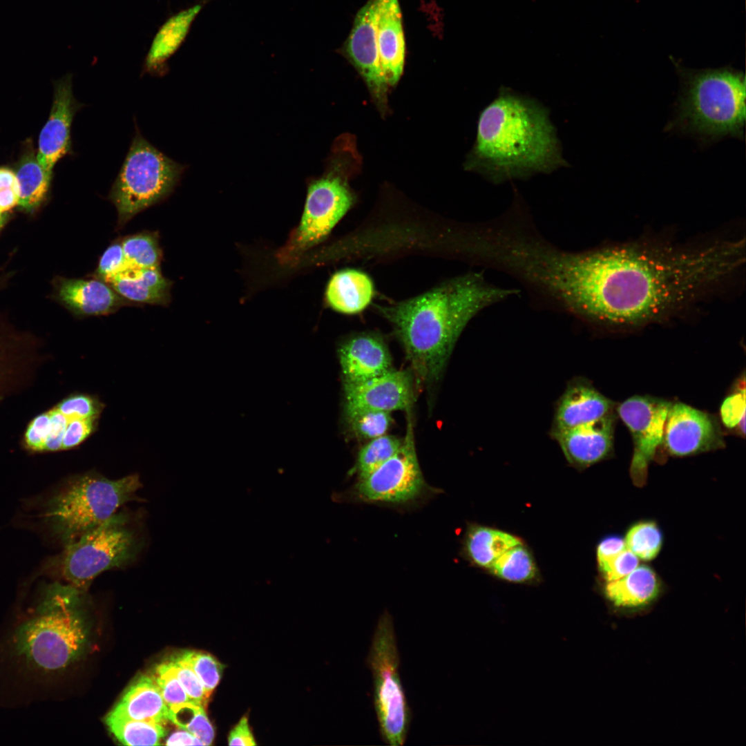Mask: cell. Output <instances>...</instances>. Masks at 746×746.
Segmentation results:
<instances>
[{
  "mask_svg": "<svg viewBox=\"0 0 746 746\" xmlns=\"http://www.w3.org/2000/svg\"><path fill=\"white\" fill-rule=\"evenodd\" d=\"M581 320L638 325L691 304L744 262V242L721 240L680 247L636 242L587 249Z\"/></svg>",
  "mask_w": 746,
  "mask_h": 746,
  "instance_id": "cell-1",
  "label": "cell"
},
{
  "mask_svg": "<svg viewBox=\"0 0 746 746\" xmlns=\"http://www.w3.org/2000/svg\"><path fill=\"white\" fill-rule=\"evenodd\" d=\"M518 293L492 285L481 273H469L379 309L393 325L419 382L432 383L441 376L468 322L484 309Z\"/></svg>",
  "mask_w": 746,
  "mask_h": 746,
  "instance_id": "cell-2",
  "label": "cell"
},
{
  "mask_svg": "<svg viewBox=\"0 0 746 746\" xmlns=\"http://www.w3.org/2000/svg\"><path fill=\"white\" fill-rule=\"evenodd\" d=\"M566 166L568 163L548 108L534 98L501 86L480 113L466 169L498 184Z\"/></svg>",
  "mask_w": 746,
  "mask_h": 746,
  "instance_id": "cell-3",
  "label": "cell"
},
{
  "mask_svg": "<svg viewBox=\"0 0 746 746\" xmlns=\"http://www.w3.org/2000/svg\"><path fill=\"white\" fill-rule=\"evenodd\" d=\"M680 77L676 117L671 127L705 141L743 137L745 75L730 66L690 69L673 59Z\"/></svg>",
  "mask_w": 746,
  "mask_h": 746,
  "instance_id": "cell-4",
  "label": "cell"
},
{
  "mask_svg": "<svg viewBox=\"0 0 746 746\" xmlns=\"http://www.w3.org/2000/svg\"><path fill=\"white\" fill-rule=\"evenodd\" d=\"M84 592L70 584L52 586L39 613L18 631V651L45 670L64 668L75 660L86 641L79 609Z\"/></svg>",
  "mask_w": 746,
  "mask_h": 746,
  "instance_id": "cell-5",
  "label": "cell"
},
{
  "mask_svg": "<svg viewBox=\"0 0 746 746\" xmlns=\"http://www.w3.org/2000/svg\"><path fill=\"white\" fill-rule=\"evenodd\" d=\"M142 487L137 475L110 479L88 472L71 480L49 503L45 516L65 545L106 521Z\"/></svg>",
  "mask_w": 746,
  "mask_h": 746,
  "instance_id": "cell-6",
  "label": "cell"
},
{
  "mask_svg": "<svg viewBox=\"0 0 746 746\" xmlns=\"http://www.w3.org/2000/svg\"><path fill=\"white\" fill-rule=\"evenodd\" d=\"M144 540L131 514L115 513L94 529L66 545L61 571L69 584L86 591L102 572L131 564Z\"/></svg>",
  "mask_w": 746,
  "mask_h": 746,
  "instance_id": "cell-7",
  "label": "cell"
},
{
  "mask_svg": "<svg viewBox=\"0 0 746 746\" xmlns=\"http://www.w3.org/2000/svg\"><path fill=\"white\" fill-rule=\"evenodd\" d=\"M184 169L137 132L108 195L117 211L118 228L168 197Z\"/></svg>",
  "mask_w": 746,
  "mask_h": 746,
  "instance_id": "cell-8",
  "label": "cell"
},
{
  "mask_svg": "<svg viewBox=\"0 0 746 746\" xmlns=\"http://www.w3.org/2000/svg\"><path fill=\"white\" fill-rule=\"evenodd\" d=\"M373 682V704L382 740L405 744L411 711L399 675L400 656L393 620L388 611L379 617L366 658Z\"/></svg>",
  "mask_w": 746,
  "mask_h": 746,
  "instance_id": "cell-9",
  "label": "cell"
},
{
  "mask_svg": "<svg viewBox=\"0 0 746 746\" xmlns=\"http://www.w3.org/2000/svg\"><path fill=\"white\" fill-rule=\"evenodd\" d=\"M336 151L324 174L308 182L304 211L296 236L299 247L322 240L353 204L344 164Z\"/></svg>",
  "mask_w": 746,
  "mask_h": 746,
  "instance_id": "cell-10",
  "label": "cell"
},
{
  "mask_svg": "<svg viewBox=\"0 0 746 746\" xmlns=\"http://www.w3.org/2000/svg\"><path fill=\"white\" fill-rule=\"evenodd\" d=\"M425 485L410 416L399 450L367 476L359 479L354 490L357 497L365 501L399 504L417 497Z\"/></svg>",
  "mask_w": 746,
  "mask_h": 746,
  "instance_id": "cell-11",
  "label": "cell"
},
{
  "mask_svg": "<svg viewBox=\"0 0 746 746\" xmlns=\"http://www.w3.org/2000/svg\"><path fill=\"white\" fill-rule=\"evenodd\" d=\"M671 405L664 400L635 396L624 401L618 408L619 415L631 431L633 440L630 475L638 486L645 483L649 463L662 443Z\"/></svg>",
  "mask_w": 746,
  "mask_h": 746,
  "instance_id": "cell-12",
  "label": "cell"
},
{
  "mask_svg": "<svg viewBox=\"0 0 746 746\" xmlns=\"http://www.w3.org/2000/svg\"><path fill=\"white\" fill-rule=\"evenodd\" d=\"M340 50L364 79L378 106L381 109L385 108L388 84L379 53L376 0H368L358 10L350 35Z\"/></svg>",
  "mask_w": 746,
  "mask_h": 746,
  "instance_id": "cell-13",
  "label": "cell"
},
{
  "mask_svg": "<svg viewBox=\"0 0 746 746\" xmlns=\"http://www.w3.org/2000/svg\"><path fill=\"white\" fill-rule=\"evenodd\" d=\"M662 441L676 456L709 451L722 442L717 426L707 414L682 403L671 405Z\"/></svg>",
  "mask_w": 746,
  "mask_h": 746,
  "instance_id": "cell-14",
  "label": "cell"
},
{
  "mask_svg": "<svg viewBox=\"0 0 746 746\" xmlns=\"http://www.w3.org/2000/svg\"><path fill=\"white\" fill-rule=\"evenodd\" d=\"M343 386L345 411L409 410L414 402L412 378L403 370H391L365 382Z\"/></svg>",
  "mask_w": 746,
  "mask_h": 746,
  "instance_id": "cell-15",
  "label": "cell"
},
{
  "mask_svg": "<svg viewBox=\"0 0 746 746\" xmlns=\"http://www.w3.org/2000/svg\"><path fill=\"white\" fill-rule=\"evenodd\" d=\"M80 106L73 95L71 76L66 75L56 84L50 114L39 138L37 160L50 174L70 149V126Z\"/></svg>",
  "mask_w": 746,
  "mask_h": 746,
  "instance_id": "cell-16",
  "label": "cell"
},
{
  "mask_svg": "<svg viewBox=\"0 0 746 746\" xmlns=\"http://www.w3.org/2000/svg\"><path fill=\"white\" fill-rule=\"evenodd\" d=\"M614 419L610 413L583 425L551 433L569 464L585 468L606 458L613 447Z\"/></svg>",
  "mask_w": 746,
  "mask_h": 746,
  "instance_id": "cell-17",
  "label": "cell"
},
{
  "mask_svg": "<svg viewBox=\"0 0 746 746\" xmlns=\"http://www.w3.org/2000/svg\"><path fill=\"white\" fill-rule=\"evenodd\" d=\"M343 384H358L392 370V358L385 343L371 334L350 338L340 347Z\"/></svg>",
  "mask_w": 746,
  "mask_h": 746,
  "instance_id": "cell-18",
  "label": "cell"
},
{
  "mask_svg": "<svg viewBox=\"0 0 746 746\" xmlns=\"http://www.w3.org/2000/svg\"><path fill=\"white\" fill-rule=\"evenodd\" d=\"M58 295L66 307L82 318L113 314L124 306L133 305L108 283L95 277L62 279Z\"/></svg>",
  "mask_w": 746,
  "mask_h": 746,
  "instance_id": "cell-19",
  "label": "cell"
},
{
  "mask_svg": "<svg viewBox=\"0 0 746 746\" xmlns=\"http://www.w3.org/2000/svg\"><path fill=\"white\" fill-rule=\"evenodd\" d=\"M612 403L580 379L568 384L556 403L551 433L573 428L611 413Z\"/></svg>",
  "mask_w": 746,
  "mask_h": 746,
  "instance_id": "cell-20",
  "label": "cell"
},
{
  "mask_svg": "<svg viewBox=\"0 0 746 746\" xmlns=\"http://www.w3.org/2000/svg\"><path fill=\"white\" fill-rule=\"evenodd\" d=\"M376 36L380 62L388 86L399 80L403 69L405 44L398 0H376Z\"/></svg>",
  "mask_w": 746,
  "mask_h": 746,
  "instance_id": "cell-21",
  "label": "cell"
},
{
  "mask_svg": "<svg viewBox=\"0 0 746 746\" xmlns=\"http://www.w3.org/2000/svg\"><path fill=\"white\" fill-rule=\"evenodd\" d=\"M661 589L655 571L648 566L638 565L627 575L606 582L604 594L619 613L632 615L649 609L658 600Z\"/></svg>",
  "mask_w": 746,
  "mask_h": 746,
  "instance_id": "cell-22",
  "label": "cell"
},
{
  "mask_svg": "<svg viewBox=\"0 0 746 746\" xmlns=\"http://www.w3.org/2000/svg\"><path fill=\"white\" fill-rule=\"evenodd\" d=\"M210 0H200L169 16L155 34L144 58L143 72L161 75L167 71L168 60L186 40L198 14Z\"/></svg>",
  "mask_w": 746,
  "mask_h": 746,
  "instance_id": "cell-23",
  "label": "cell"
},
{
  "mask_svg": "<svg viewBox=\"0 0 746 746\" xmlns=\"http://www.w3.org/2000/svg\"><path fill=\"white\" fill-rule=\"evenodd\" d=\"M106 283L133 304L166 306L171 302L172 282L162 275L160 267H129Z\"/></svg>",
  "mask_w": 746,
  "mask_h": 746,
  "instance_id": "cell-24",
  "label": "cell"
},
{
  "mask_svg": "<svg viewBox=\"0 0 746 746\" xmlns=\"http://www.w3.org/2000/svg\"><path fill=\"white\" fill-rule=\"evenodd\" d=\"M111 712L132 719L164 725L169 707L151 675H143L131 685Z\"/></svg>",
  "mask_w": 746,
  "mask_h": 746,
  "instance_id": "cell-25",
  "label": "cell"
},
{
  "mask_svg": "<svg viewBox=\"0 0 746 746\" xmlns=\"http://www.w3.org/2000/svg\"><path fill=\"white\" fill-rule=\"evenodd\" d=\"M374 295L372 280L365 273L346 269L336 273L329 281L326 299L334 310L355 314L364 310Z\"/></svg>",
  "mask_w": 746,
  "mask_h": 746,
  "instance_id": "cell-26",
  "label": "cell"
},
{
  "mask_svg": "<svg viewBox=\"0 0 746 746\" xmlns=\"http://www.w3.org/2000/svg\"><path fill=\"white\" fill-rule=\"evenodd\" d=\"M522 542L508 533L484 526H472L467 532L465 548L472 562L490 568L507 550Z\"/></svg>",
  "mask_w": 746,
  "mask_h": 746,
  "instance_id": "cell-27",
  "label": "cell"
},
{
  "mask_svg": "<svg viewBox=\"0 0 746 746\" xmlns=\"http://www.w3.org/2000/svg\"><path fill=\"white\" fill-rule=\"evenodd\" d=\"M18 204L30 211L37 207L45 198L50 185L51 174L48 173L32 155L21 161L15 174Z\"/></svg>",
  "mask_w": 746,
  "mask_h": 746,
  "instance_id": "cell-28",
  "label": "cell"
},
{
  "mask_svg": "<svg viewBox=\"0 0 746 746\" xmlns=\"http://www.w3.org/2000/svg\"><path fill=\"white\" fill-rule=\"evenodd\" d=\"M105 722L110 731L124 745H159L166 733L164 725L132 719L111 711Z\"/></svg>",
  "mask_w": 746,
  "mask_h": 746,
  "instance_id": "cell-29",
  "label": "cell"
},
{
  "mask_svg": "<svg viewBox=\"0 0 746 746\" xmlns=\"http://www.w3.org/2000/svg\"><path fill=\"white\" fill-rule=\"evenodd\" d=\"M159 235L155 231H142L121 238L126 260L131 267H160L162 252Z\"/></svg>",
  "mask_w": 746,
  "mask_h": 746,
  "instance_id": "cell-30",
  "label": "cell"
},
{
  "mask_svg": "<svg viewBox=\"0 0 746 746\" xmlns=\"http://www.w3.org/2000/svg\"><path fill=\"white\" fill-rule=\"evenodd\" d=\"M203 705L187 702L169 708L168 718L181 729L198 738L203 745L212 744L214 728L209 720Z\"/></svg>",
  "mask_w": 746,
  "mask_h": 746,
  "instance_id": "cell-31",
  "label": "cell"
},
{
  "mask_svg": "<svg viewBox=\"0 0 746 746\" xmlns=\"http://www.w3.org/2000/svg\"><path fill=\"white\" fill-rule=\"evenodd\" d=\"M489 569L498 577L513 582L529 581L536 575L533 559L522 544L507 550Z\"/></svg>",
  "mask_w": 746,
  "mask_h": 746,
  "instance_id": "cell-32",
  "label": "cell"
},
{
  "mask_svg": "<svg viewBox=\"0 0 746 746\" xmlns=\"http://www.w3.org/2000/svg\"><path fill=\"white\" fill-rule=\"evenodd\" d=\"M626 548L639 560L650 561L656 558L662 546V534L652 521H642L631 526L624 538Z\"/></svg>",
  "mask_w": 746,
  "mask_h": 746,
  "instance_id": "cell-33",
  "label": "cell"
},
{
  "mask_svg": "<svg viewBox=\"0 0 746 746\" xmlns=\"http://www.w3.org/2000/svg\"><path fill=\"white\" fill-rule=\"evenodd\" d=\"M401 444L402 440L386 434L370 439L358 454L355 471L358 479L367 476L389 459L399 450Z\"/></svg>",
  "mask_w": 746,
  "mask_h": 746,
  "instance_id": "cell-34",
  "label": "cell"
},
{
  "mask_svg": "<svg viewBox=\"0 0 746 746\" xmlns=\"http://www.w3.org/2000/svg\"><path fill=\"white\" fill-rule=\"evenodd\" d=\"M345 416L353 432L357 437L365 439H372L385 434L392 422L391 412L381 410L345 411Z\"/></svg>",
  "mask_w": 746,
  "mask_h": 746,
  "instance_id": "cell-35",
  "label": "cell"
},
{
  "mask_svg": "<svg viewBox=\"0 0 746 746\" xmlns=\"http://www.w3.org/2000/svg\"><path fill=\"white\" fill-rule=\"evenodd\" d=\"M178 656L193 669L210 696L221 680L224 666L207 652L186 651Z\"/></svg>",
  "mask_w": 746,
  "mask_h": 746,
  "instance_id": "cell-36",
  "label": "cell"
},
{
  "mask_svg": "<svg viewBox=\"0 0 746 746\" xmlns=\"http://www.w3.org/2000/svg\"><path fill=\"white\" fill-rule=\"evenodd\" d=\"M151 676L169 708L182 703L193 702L177 678L169 661L157 665Z\"/></svg>",
  "mask_w": 746,
  "mask_h": 746,
  "instance_id": "cell-37",
  "label": "cell"
},
{
  "mask_svg": "<svg viewBox=\"0 0 746 746\" xmlns=\"http://www.w3.org/2000/svg\"><path fill=\"white\" fill-rule=\"evenodd\" d=\"M55 408L68 419H98L104 404L94 396L77 394L66 398Z\"/></svg>",
  "mask_w": 746,
  "mask_h": 746,
  "instance_id": "cell-38",
  "label": "cell"
},
{
  "mask_svg": "<svg viewBox=\"0 0 746 746\" xmlns=\"http://www.w3.org/2000/svg\"><path fill=\"white\" fill-rule=\"evenodd\" d=\"M169 662L189 698L193 702L206 707L210 696L190 666L178 655L171 658Z\"/></svg>",
  "mask_w": 746,
  "mask_h": 746,
  "instance_id": "cell-39",
  "label": "cell"
},
{
  "mask_svg": "<svg viewBox=\"0 0 746 746\" xmlns=\"http://www.w3.org/2000/svg\"><path fill=\"white\" fill-rule=\"evenodd\" d=\"M129 267H131L124 254L121 239H118L112 242L102 254L93 277L107 282Z\"/></svg>",
  "mask_w": 746,
  "mask_h": 746,
  "instance_id": "cell-40",
  "label": "cell"
},
{
  "mask_svg": "<svg viewBox=\"0 0 746 746\" xmlns=\"http://www.w3.org/2000/svg\"><path fill=\"white\" fill-rule=\"evenodd\" d=\"M638 564L639 559L626 548L597 565L606 582L627 575L633 571L639 565Z\"/></svg>",
  "mask_w": 746,
  "mask_h": 746,
  "instance_id": "cell-41",
  "label": "cell"
},
{
  "mask_svg": "<svg viewBox=\"0 0 746 746\" xmlns=\"http://www.w3.org/2000/svg\"><path fill=\"white\" fill-rule=\"evenodd\" d=\"M721 419L729 428L740 426L741 431L745 430V388L727 397L720 408Z\"/></svg>",
  "mask_w": 746,
  "mask_h": 746,
  "instance_id": "cell-42",
  "label": "cell"
},
{
  "mask_svg": "<svg viewBox=\"0 0 746 746\" xmlns=\"http://www.w3.org/2000/svg\"><path fill=\"white\" fill-rule=\"evenodd\" d=\"M97 420L95 419H68L62 439V450L77 447L95 430Z\"/></svg>",
  "mask_w": 746,
  "mask_h": 746,
  "instance_id": "cell-43",
  "label": "cell"
},
{
  "mask_svg": "<svg viewBox=\"0 0 746 746\" xmlns=\"http://www.w3.org/2000/svg\"><path fill=\"white\" fill-rule=\"evenodd\" d=\"M49 426L48 411L35 417L28 425L25 434V441L28 447L34 450H44Z\"/></svg>",
  "mask_w": 746,
  "mask_h": 746,
  "instance_id": "cell-44",
  "label": "cell"
},
{
  "mask_svg": "<svg viewBox=\"0 0 746 746\" xmlns=\"http://www.w3.org/2000/svg\"><path fill=\"white\" fill-rule=\"evenodd\" d=\"M50 426L44 444V450L57 451L62 450V439L68 419L55 408L48 411Z\"/></svg>",
  "mask_w": 746,
  "mask_h": 746,
  "instance_id": "cell-45",
  "label": "cell"
},
{
  "mask_svg": "<svg viewBox=\"0 0 746 746\" xmlns=\"http://www.w3.org/2000/svg\"><path fill=\"white\" fill-rule=\"evenodd\" d=\"M228 742L229 745L252 746L257 745L246 716L241 718L231 729L228 736Z\"/></svg>",
  "mask_w": 746,
  "mask_h": 746,
  "instance_id": "cell-46",
  "label": "cell"
},
{
  "mask_svg": "<svg viewBox=\"0 0 746 746\" xmlns=\"http://www.w3.org/2000/svg\"><path fill=\"white\" fill-rule=\"evenodd\" d=\"M626 548L624 539L609 536L603 539L597 547V564L607 560Z\"/></svg>",
  "mask_w": 746,
  "mask_h": 746,
  "instance_id": "cell-47",
  "label": "cell"
},
{
  "mask_svg": "<svg viewBox=\"0 0 746 746\" xmlns=\"http://www.w3.org/2000/svg\"><path fill=\"white\" fill-rule=\"evenodd\" d=\"M166 745H203L198 738L191 733L181 729L171 734L166 740Z\"/></svg>",
  "mask_w": 746,
  "mask_h": 746,
  "instance_id": "cell-48",
  "label": "cell"
},
{
  "mask_svg": "<svg viewBox=\"0 0 746 746\" xmlns=\"http://www.w3.org/2000/svg\"><path fill=\"white\" fill-rule=\"evenodd\" d=\"M18 188L15 174L7 168H0V191Z\"/></svg>",
  "mask_w": 746,
  "mask_h": 746,
  "instance_id": "cell-49",
  "label": "cell"
},
{
  "mask_svg": "<svg viewBox=\"0 0 746 746\" xmlns=\"http://www.w3.org/2000/svg\"><path fill=\"white\" fill-rule=\"evenodd\" d=\"M6 220V216L3 212L0 211V229L3 225Z\"/></svg>",
  "mask_w": 746,
  "mask_h": 746,
  "instance_id": "cell-50",
  "label": "cell"
}]
</instances>
